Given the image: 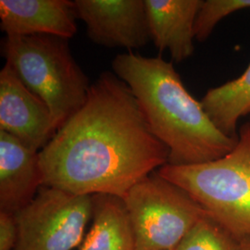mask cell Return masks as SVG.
I'll use <instances>...</instances> for the list:
<instances>
[{"label":"cell","mask_w":250,"mask_h":250,"mask_svg":"<svg viewBox=\"0 0 250 250\" xmlns=\"http://www.w3.org/2000/svg\"><path fill=\"white\" fill-rule=\"evenodd\" d=\"M169 156L132 90L110 72L91 84L83 106L39 152L45 187L121 198Z\"/></svg>","instance_id":"6da1fadb"},{"label":"cell","mask_w":250,"mask_h":250,"mask_svg":"<svg viewBox=\"0 0 250 250\" xmlns=\"http://www.w3.org/2000/svg\"><path fill=\"white\" fill-rule=\"evenodd\" d=\"M113 72L137 99L153 134L169 151L168 164L216 161L232 151L238 137L221 132L185 86L172 63L128 51L111 63Z\"/></svg>","instance_id":"7a4b0ae2"},{"label":"cell","mask_w":250,"mask_h":250,"mask_svg":"<svg viewBox=\"0 0 250 250\" xmlns=\"http://www.w3.org/2000/svg\"><path fill=\"white\" fill-rule=\"evenodd\" d=\"M69 40L49 35L7 36L1 45L6 63L50 109L57 131L83 106L91 87Z\"/></svg>","instance_id":"3957f363"},{"label":"cell","mask_w":250,"mask_h":250,"mask_svg":"<svg viewBox=\"0 0 250 250\" xmlns=\"http://www.w3.org/2000/svg\"><path fill=\"white\" fill-rule=\"evenodd\" d=\"M182 188L237 238L250 236V125L238 132L232 151L216 161L158 170Z\"/></svg>","instance_id":"277c9868"},{"label":"cell","mask_w":250,"mask_h":250,"mask_svg":"<svg viewBox=\"0 0 250 250\" xmlns=\"http://www.w3.org/2000/svg\"><path fill=\"white\" fill-rule=\"evenodd\" d=\"M123 199L133 226L136 250H173L208 214L186 191L158 171L137 183Z\"/></svg>","instance_id":"5b68a950"},{"label":"cell","mask_w":250,"mask_h":250,"mask_svg":"<svg viewBox=\"0 0 250 250\" xmlns=\"http://www.w3.org/2000/svg\"><path fill=\"white\" fill-rule=\"evenodd\" d=\"M14 215L18 227L14 250H72L92 218V196L44 186Z\"/></svg>","instance_id":"8992f818"},{"label":"cell","mask_w":250,"mask_h":250,"mask_svg":"<svg viewBox=\"0 0 250 250\" xmlns=\"http://www.w3.org/2000/svg\"><path fill=\"white\" fill-rule=\"evenodd\" d=\"M0 131L40 152L57 132L50 109L5 63L0 72Z\"/></svg>","instance_id":"52a82bcc"},{"label":"cell","mask_w":250,"mask_h":250,"mask_svg":"<svg viewBox=\"0 0 250 250\" xmlns=\"http://www.w3.org/2000/svg\"><path fill=\"white\" fill-rule=\"evenodd\" d=\"M74 5L98 45L132 51L151 40L145 0H75Z\"/></svg>","instance_id":"ba28073f"},{"label":"cell","mask_w":250,"mask_h":250,"mask_svg":"<svg viewBox=\"0 0 250 250\" xmlns=\"http://www.w3.org/2000/svg\"><path fill=\"white\" fill-rule=\"evenodd\" d=\"M78 18L74 1L1 0L0 28L8 36L49 35L72 38Z\"/></svg>","instance_id":"9c48e42d"},{"label":"cell","mask_w":250,"mask_h":250,"mask_svg":"<svg viewBox=\"0 0 250 250\" xmlns=\"http://www.w3.org/2000/svg\"><path fill=\"white\" fill-rule=\"evenodd\" d=\"M43 186L39 152L0 131V211L17 213Z\"/></svg>","instance_id":"30bf717a"},{"label":"cell","mask_w":250,"mask_h":250,"mask_svg":"<svg viewBox=\"0 0 250 250\" xmlns=\"http://www.w3.org/2000/svg\"><path fill=\"white\" fill-rule=\"evenodd\" d=\"M203 0H145L150 39L176 63L189 59L195 50V23Z\"/></svg>","instance_id":"8fae6325"},{"label":"cell","mask_w":250,"mask_h":250,"mask_svg":"<svg viewBox=\"0 0 250 250\" xmlns=\"http://www.w3.org/2000/svg\"><path fill=\"white\" fill-rule=\"evenodd\" d=\"M93 225L80 250H136L134 230L125 201L110 195H94Z\"/></svg>","instance_id":"7c38bea8"},{"label":"cell","mask_w":250,"mask_h":250,"mask_svg":"<svg viewBox=\"0 0 250 250\" xmlns=\"http://www.w3.org/2000/svg\"><path fill=\"white\" fill-rule=\"evenodd\" d=\"M200 102L221 132L237 138L239 120L250 115V63L239 77L208 90Z\"/></svg>","instance_id":"4fadbf2b"},{"label":"cell","mask_w":250,"mask_h":250,"mask_svg":"<svg viewBox=\"0 0 250 250\" xmlns=\"http://www.w3.org/2000/svg\"><path fill=\"white\" fill-rule=\"evenodd\" d=\"M239 238L209 214L201 219L173 250H237Z\"/></svg>","instance_id":"5bb4252c"},{"label":"cell","mask_w":250,"mask_h":250,"mask_svg":"<svg viewBox=\"0 0 250 250\" xmlns=\"http://www.w3.org/2000/svg\"><path fill=\"white\" fill-rule=\"evenodd\" d=\"M246 9H250V0H206L196 19V39L205 42L222 20Z\"/></svg>","instance_id":"9a60e30c"},{"label":"cell","mask_w":250,"mask_h":250,"mask_svg":"<svg viewBox=\"0 0 250 250\" xmlns=\"http://www.w3.org/2000/svg\"><path fill=\"white\" fill-rule=\"evenodd\" d=\"M18 240L15 215L0 211V250H14Z\"/></svg>","instance_id":"2e32d148"},{"label":"cell","mask_w":250,"mask_h":250,"mask_svg":"<svg viewBox=\"0 0 250 250\" xmlns=\"http://www.w3.org/2000/svg\"><path fill=\"white\" fill-rule=\"evenodd\" d=\"M237 250H250V236H246L239 239Z\"/></svg>","instance_id":"e0dca14e"},{"label":"cell","mask_w":250,"mask_h":250,"mask_svg":"<svg viewBox=\"0 0 250 250\" xmlns=\"http://www.w3.org/2000/svg\"><path fill=\"white\" fill-rule=\"evenodd\" d=\"M249 123H250V122H249Z\"/></svg>","instance_id":"ac0fdd59"}]
</instances>
